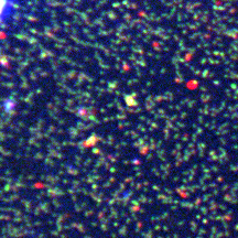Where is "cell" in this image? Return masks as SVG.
Masks as SVG:
<instances>
[{
	"instance_id": "obj_1",
	"label": "cell",
	"mask_w": 238,
	"mask_h": 238,
	"mask_svg": "<svg viewBox=\"0 0 238 238\" xmlns=\"http://www.w3.org/2000/svg\"><path fill=\"white\" fill-rule=\"evenodd\" d=\"M21 7L22 0H0V30L16 19Z\"/></svg>"
}]
</instances>
